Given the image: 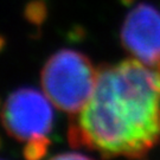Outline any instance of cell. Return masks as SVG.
Listing matches in <instances>:
<instances>
[{
  "mask_svg": "<svg viewBox=\"0 0 160 160\" xmlns=\"http://www.w3.org/2000/svg\"><path fill=\"white\" fill-rule=\"evenodd\" d=\"M69 140L103 157H145L160 142V69L137 58L98 69Z\"/></svg>",
  "mask_w": 160,
  "mask_h": 160,
  "instance_id": "obj_1",
  "label": "cell"
},
{
  "mask_svg": "<svg viewBox=\"0 0 160 160\" xmlns=\"http://www.w3.org/2000/svg\"><path fill=\"white\" fill-rule=\"evenodd\" d=\"M121 40L133 58L160 69L159 10L149 4L135 6L122 25Z\"/></svg>",
  "mask_w": 160,
  "mask_h": 160,
  "instance_id": "obj_4",
  "label": "cell"
},
{
  "mask_svg": "<svg viewBox=\"0 0 160 160\" xmlns=\"http://www.w3.org/2000/svg\"><path fill=\"white\" fill-rule=\"evenodd\" d=\"M53 103L44 92L20 88L5 100L0 112L7 133L24 142L45 139L53 125Z\"/></svg>",
  "mask_w": 160,
  "mask_h": 160,
  "instance_id": "obj_3",
  "label": "cell"
},
{
  "mask_svg": "<svg viewBox=\"0 0 160 160\" xmlns=\"http://www.w3.org/2000/svg\"><path fill=\"white\" fill-rule=\"evenodd\" d=\"M49 145H50L49 138L29 141V142H26L25 148H24L25 157L29 158V159L40 158V157H43L46 153V151L49 148Z\"/></svg>",
  "mask_w": 160,
  "mask_h": 160,
  "instance_id": "obj_5",
  "label": "cell"
},
{
  "mask_svg": "<svg viewBox=\"0 0 160 160\" xmlns=\"http://www.w3.org/2000/svg\"><path fill=\"white\" fill-rule=\"evenodd\" d=\"M97 75L98 70L86 55L63 49L46 61L40 81L43 92L56 108L77 114L92 96Z\"/></svg>",
  "mask_w": 160,
  "mask_h": 160,
  "instance_id": "obj_2",
  "label": "cell"
}]
</instances>
